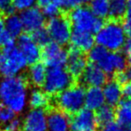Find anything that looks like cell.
<instances>
[{
	"mask_svg": "<svg viewBox=\"0 0 131 131\" xmlns=\"http://www.w3.org/2000/svg\"><path fill=\"white\" fill-rule=\"evenodd\" d=\"M28 79L25 76L4 77L0 80V102L14 112H21L27 103Z\"/></svg>",
	"mask_w": 131,
	"mask_h": 131,
	"instance_id": "obj_1",
	"label": "cell"
},
{
	"mask_svg": "<svg viewBox=\"0 0 131 131\" xmlns=\"http://www.w3.org/2000/svg\"><path fill=\"white\" fill-rule=\"evenodd\" d=\"M86 90L84 86L75 83L57 95H52L51 106L61 109L70 116L73 115L85 106Z\"/></svg>",
	"mask_w": 131,
	"mask_h": 131,
	"instance_id": "obj_2",
	"label": "cell"
},
{
	"mask_svg": "<svg viewBox=\"0 0 131 131\" xmlns=\"http://www.w3.org/2000/svg\"><path fill=\"white\" fill-rule=\"evenodd\" d=\"M95 40L112 52L122 51L125 43V33L122 23L106 19L104 26L96 33Z\"/></svg>",
	"mask_w": 131,
	"mask_h": 131,
	"instance_id": "obj_3",
	"label": "cell"
},
{
	"mask_svg": "<svg viewBox=\"0 0 131 131\" xmlns=\"http://www.w3.org/2000/svg\"><path fill=\"white\" fill-rule=\"evenodd\" d=\"M71 29L88 31L95 34L104 26L105 20L99 18L92 12L88 5H79L68 11Z\"/></svg>",
	"mask_w": 131,
	"mask_h": 131,
	"instance_id": "obj_4",
	"label": "cell"
},
{
	"mask_svg": "<svg viewBox=\"0 0 131 131\" xmlns=\"http://www.w3.org/2000/svg\"><path fill=\"white\" fill-rule=\"evenodd\" d=\"M77 83L67 69L53 67L47 71L43 90L49 95H55Z\"/></svg>",
	"mask_w": 131,
	"mask_h": 131,
	"instance_id": "obj_5",
	"label": "cell"
},
{
	"mask_svg": "<svg viewBox=\"0 0 131 131\" xmlns=\"http://www.w3.org/2000/svg\"><path fill=\"white\" fill-rule=\"evenodd\" d=\"M3 56L0 63V74L3 77L18 75L28 65L26 58L20 48L14 46L3 49Z\"/></svg>",
	"mask_w": 131,
	"mask_h": 131,
	"instance_id": "obj_6",
	"label": "cell"
},
{
	"mask_svg": "<svg viewBox=\"0 0 131 131\" xmlns=\"http://www.w3.org/2000/svg\"><path fill=\"white\" fill-rule=\"evenodd\" d=\"M46 28L53 41L61 46L67 45L71 34V24L68 11H62L58 15L51 17L46 23Z\"/></svg>",
	"mask_w": 131,
	"mask_h": 131,
	"instance_id": "obj_7",
	"label": "cell"
},
{
	"mask_svg": "<svg viewBox=\"0 0 131 131\" xmlns=\"http://www.w3.org/2000/svg\"><path fill=\"white\" fill-rule=\"evenodd\" d=\"M41 59L46 66L53 67H66L68 59V49L62 47L54 41H50L41 47Z\"/></svg>",
	"mask_w": 131,
	"mask_h": 131,
	"instance_id": "obj_8",
	"label": "cell"
},
{
	"mask_svg": "<svg viewBox=\"0 0 131 131\" xmlns=\"http://www.w3.org/2000/svg\"><path fill=\"white\" fill-rule=\"evenodd\" d=\"M98 125L94 110L82 108L78 112L71 115V131H99Z\"/></svg>",
	"mask_w": 131,
	"mask_h": 131,
	"instance_id": "obj_9",
	"label": "cell"
},
{
	"mask_svg": "<svg viewBox=\"0 0 131 131\" xmlns=\"http://www.w3.org/2000/svg\"><path fill=\"white\" fill-rule=\"evenodd\" d=\"M109 79L110 77L96 63L88 61L86 69L77 82L88 88L89 86H103Z\"/></svg>",
	"mask_w": 131,
	"mask_h": 131,
	"instance_id": "obj_10",
	"label": "cell"
},
{
	"mask_svg": "<svg viewBox=\"0 0 131 131\" xmlns=\"http://www.w3.org/2000/svg\"><path fill=\"white\" fill-rule=\"evenodd\" d=\"M88 62V53L71 45L68 48V59L66 63V69L72 77L78 81L79 77L86 69Z\"/></svg>",
	"mask_w": 131,
	"mask_h": 131,
	"instance_id": "obj_11",
	"label": "cell"
},
{
	"mask_svg": "<svg viewBox=\"0 0 131 131\" xmlns=\"http://www.w3.org/2000/svg\"><path fill=\"white\" fill-rule=\"evenodd\" d=\"M49 131H71V116L55 106L46 110Z\"/></svg>",
	"mask_w": 131,
	"mask_h": 131,
	"instance_id": "obj_12",
	"label": "cell"
},
{
	"mask_svg": "<svg viewBox=\"0 0 131 131\" xmlns=\"http://www.w3.org/2000/svg\"><path fill=\"white\" fill-rule=\"evenodd\" d=\"M19 48L26 58L28 64H33L41 58V47L32 39L29 32L21 33L18 38Z\"/></svg>",
	"mask_w": 131,
	"mask_h": 131,
	"instance_id": "obj_13",
	"label": "cell"
},
{
	"mask_svg": "<svg viewBox=\"0 0 131 131\" xmlns=\"http://www.w3.org/2000/svg\"><path fill=\"white\" fill-rule=\"evenodd\" d=\"M25 32H32L46 25L45 14L38 7H29L23 10L20 14Z\"/></svg>",
	"mask_w": 131,
	"mask_h": 131,
	"instance_id": "obj_14",
	"label": "cell"
},
{
	"mask_svg": "<svg viewBox=\"0 0 131 131\" xmlns=\"http://www.w3.org/2000/svg\"><path fill=\"white\" fill-rule=\"evenodd\" d=\"M24 131H47V112L45 109L36 108L26 115L23 123Z\"/></svg>",
	"mask_w": 131,
	"mask_h": 131,
	"instance_id": "obj_15",
	"label": "cell"
},
{
	"mask_svg": "<svg viewBox=\"0 0 131 131\" xmlns=\"http://www.w3.org/2000/svg\"><path fill=\"white\" fill-rule=\"evenodd\" d=\"M95 42L94 34L88 31L80 30L77 29H71L70 44L77 48L80 49L85 53H88V51L93 47L94 43Z\"/></svg>",
	"mask_w": 131,
	"mask_h": 131,
	"instance_id": "obj_16",
	"label": "cell"
},
{
	"mask_svg": "<svg viewBox=\"0 0 131 131\" xmlns=\"http://www.w3.org/2000/svg\"><path fill=\"white\" fill-rule=\"evenodd\" d=\"M104 95L106 104L116 107L121 98V85L114 78H111L104 85Z\"/></svg>",
	"mask_w": 131,
	"mask_h": 131,
	"instance_id": "obj_17",
	"label": "cell"
},
{
	"mask_svg": "<svg viewBox=\"0 0 131 131\" xmlns=\"http://www.w3.org/2000/svg\"><path fill=\"white\" fill-rule=\"evenodd\" d=\"M104 95L101 86H89L86 90L85 106L91 110H96L104 104Z\"/></svg>",
	"mask_w": 131,
	"mask_h": 131,
	"instance_id": "obj_18",
	"label": "cell"
},
{
	"mask_svg": "<svg viewBox=\"0 0 131 131\" xmlns=\"http://www.w3.org/2000/svg\"><path fill=\"white\" fill-rule=\"evenodd\" d=\"M47 66L44 62H37L31 64L29 71V79L34 86H42L47 77Z\"/></svg>",
	"mask_w": 131,
	"mask_h": 131,
	"instance_id": "obj_19",
	"label": "cell"
},
{
	"mask_svg": "<svg viewBox=\"0 0 131 131\" xmlns=\"http://www.w3.org/2000/svg\"><path fill=\"white\" fill-rule=\"evenodd\" d=\"M109 1H110V7L106 19L123 23L126 17L127 0H109Z\"/></svg>",
	"mask_w": 131,
	"mask_h": 131,
	"instance_id": "obj_20",
	"label": "cell"
},
{
	"mask_svg": "<svg viewBox=\"0 0 131 131\" xmlns=\"http://www.w3.org/2000/svg\"><path fill=\"white\" fill-rule=\"evenodd\" d=\"M51 101L52 95H49L44 90L34 89L31 92L29 102L32 109L41 108L47 110L51 107Z\"/></svg>",
	"mask_w": 131,
	"mask_h": 131,
	"instance_id": "obj_21",
	"label": "cell"
},
{
	"mask_svg": "<svg viewBox=\"0 0 131 131\" xmlns=\"http://www.w3.org/2000/svg\"><path fill=\"white\" fill-rule=\"evenodd\" d=\"M95 116L101 128L104 125L114 121L116 118V109L115 107L108 104H103L102 106L95 110Z\"/></svg>",
	"mask_w": 131,
	"mask_h": 131,
	"instance_id": "obj_22",
	"label": "cell"
},
{
	"mask_svg": "<svg viewBox=\"0 0 131 131\" xmlns=\"http://www.w3.org/2000/svg\"><path fill=\"white\" fill-rule=\"evenodd\" d=\"M115 109L117 122L123 129L131 128V104H119Z\"/></svg>",
	"mask_w": 131,
	"mask_h": 131,
	"instance_id": "obj_23",
	"label": "cell"
},
{
	"mask_svg": "<svg viewBox=\"0 0 131 131\" xmlns=\"http://www.w3.org/2000/svg\"><path fill=\"white\" fill-rule=\"evenodd\" d=\"M5 29L14 38L19 37L23 30V25L20 16L15 15L14 14L6 16L5 17Z\"/></svg>",
	"mask_w": 131,
	"mask_h": 131,
	"instance_id": "obj_24",
	"label": "cell"
},
{
	"mask_svg": "<svg viewBox=\"0 0 131 131\" xmlns=\"http://www.w3.org/2000/svg\"><path fill=\"white\" fill-rule=\"evenodd\" d=\"M88 6L92 12L99 18L105 20L109 14L110 1L109 0H91L88 4Z\"/></svg>",
	"mask_w": 131,
	"mask_h": 131,
	"instance_id": "obj_25",
	"label": "cell"
},
{
	"mask_svg": "<svg viewBox=\"0 0 131 131\" xmlns=\"http://www.w3.org/2000/svg\"><path fill=\"white\" fill-rule=\"evenodd\" d=\"M110 52H109L106 47H104V46H102V45L97 44V46L93 47L88 51V61L97 64V63H99Z\"/></svg>",
	"mask_w": 131,
	"mask_h": 131,
	"instance_id": "obj_26",
	"label": "cell"
},
{
	"mask_svg": "<svg viewBox=\"0 0 131 131\" xmlns=\"http://www.w3.org/2000/svg\"><path fill=\"white\" fill-rule=\"evenodd\" d=\"M29 34H30L32 39L41 47L51 41L50 35H49L48 31H47V28H45V26L35 29Z\"/></svg>",
	"mask_w": 131,
	"mask_h": 131,
	"instance_id": "obj_27",
	"label": "cell"
},
{
	"mask_svg": "<svg viewBox=\"0 0 131 131\" xmlns=\"http://www.w3.org/2000/svg\"><path fill=\"white\" fill-rule=\"evenodd\" d=\"M15 112L7 105L0 102V122L7 123L13 119H14Z\"/></svg>",
	"mask_w": 131,
	"mask_h": 131,
	"instance_id": "obj_28",
	"label": "cell"
},
{
	"mask_svg": "<svg viewBox=\"0 0 131 131\" xmlns=\"http://www.w3.org/2000/svg\"><path fill=\"white\" fill-rule=\"evenodd\" d=\"M14 46V37H13L6 29L0 33V47L3 49Z\"/></svg>",
	"mask_w": 131,
	"mask_h": 131,
	"instance_id": "obj_29",
	"label": "cell"
},
{
	"mask_svg": "<svg viewBox=\"0 0 131 131\" xmlns=\"http://www.w3.org/2000/svg\"><path fill=\"white\" fill-rule=\"evenodd\" d=\"M119 104H131V81L121 86V98Z\"/></svg>",
	"mask_w": 131,
	"mask_h": 131,
	"instance_id": "obj_30",
	"label": "cell"
},
{
	"mask_svg": "<svg viewBox=\"0 0 131 131\" xmlns=\"http://www.w3.org/2000/svg\"><path fill=\"white\" fill-rule=\"evenodd\" d=\"M14 6L13 5L12 0H0V12L5 16H8L14 13Z\"/></svg>",
	"mask_w": 131,
	"mask_h": 131,
	"instance_id": "obj_31",
	"label": "cell"
},
{
	"mask_svg": "<svg viewBox=\"0 0 131 131\" xmlns=\"http://www.w3.org/2000/svg\"><path fill=\"white\" fill-rule=\"evenodd\" d=\"M36 1L37 0H13L12 3L15 10L23 11L32 6Z\"/></svg>",
	"mask_w": 131,
	"mask_h": 131,
	"instance_id": "obj_32",
	"label": "cell"
},
{
	"mask_svg": "<svg viewBox=\"0 0 131 131\" xmlns=\"http://www.w3.org/2000/svg\"><path fill=\"white\" fill-rule=\"evenodd\" d=\"M99 131H124V130H123V128H121V125L118 122L112 121V122H109L107 124L104 125Z\"/></svg>",
	"mask_w": 131,
	"mask_h": 131,
	"instance_id": "obj_33",
	"label": "cell"
},
{
	"mask_svg": "<svg viewBox=\"0 0 131 131\" xmlns=\"http://www.w3.org/2000/svg\"><path fill=\"white\" fill-rule=\"evenodd\" d=\"M21 127V121L18 119H13L6 123L5 127V131H18Z\"/></svg>",
	"mask_w": 131,
	"mask_h": 131,
	"instance_id": "obj_34",
	"label": "cell"
},
{
	"mask_svg": "<svg viewBox=\"0 0 131 131\" xmlns=\"http://www.w3.org/2000/svg\"><path fill=\"white\" fill-rule=\"evenodd\" d=\"M91 0H68V4H69V8L71 10V8L79 6V5H88Z\"/></svg>",
	"mask_w": 131,
	"mask_h": 131,
	"instance_id": "obj_35",
	"label": "cell"
},
{
	"mask_svg": "<svg viewBox=\"0 0 131 131\" xmlns=\"http://www.w3.org/2000/svg\"><path fill=\"white\" fill-rule=\"evenodd\" d=\"M122 27L125 34L128 37V38H131V19L125 18L122 23Z\"/></svg>",
	"mask_w": 131,
	"mask_h": 131,
	"instance_id": "obj_36",
	"label": "cell"
},
{
	"mask_svg": "<svg viewBox=\"0 0 131 131\" xmlns=\"http://www.w3.org/2000/svg\"><path fill=\"white\" fill-rule=\"evenodd\" d=\"M49 4H53V0H37V5L40 8H43L44 6L49 5Z\"/></svg>",
	"mask_w": 131,
	"mask_h": 131,
	"instance_id": "obj_37",
	"label": "cell"
},
{
	"mask_svg": "<svg viewBox=\"0 0 131 131\" xmlns=\"http://www.w3.org/2000/svg\"><path fill=\"white\" fill-rule=\"evenodd\" d=\"M128 19H131V0H127L126 7V17Z\"/></svg>",
	"mask_w": 131,
	"mask_h": 131,
	"instance_id": "obj_38",
	"label": "cell"
},
{
	"mask_svg": "<svg viewBox=\"0 0 131 131\" xmlns=\"http://www.w3.org/2000/svg\"><path fill=\"white\" fill-rule=\"evenodd\" d=\"M2 56H3V53H2V51H0V63H1L2 61Z\"/></svg>",
	"mask_w": 131,
	"mask_h": 131,
	"instance_id": "obj_39",
	"label": "cell"
},
{
	"mask_svg": "<svg viewBox=\"0 0 131 131\" xmlns=\"http://www.w3.org/2000/svg\"><path fill=\"white\" fill-rule=\"evenodd\" d=\"M124 131H131V128H126V129H123Z\"/></svg>",
	"mask_w": 131,
	"mask_h": 131,
	"instance_id": "obj_40",
	"label": "cell"
},
{
	"mask_svg": "<svg viewBox=\"0 0 131 131\" xmlns=\"http://www.w3.org/2000/svg\"><path fill=\"white\" fill-rule=\"evenodd\" d=\"M128 61H129V62H131V58H130V59H129V60H128Z\"/></svg>",
	"mask_w": 131,
	"mask_h": 131,
	"instance_id": "obj_41",
	"label": "cell"
}]
</instances>
